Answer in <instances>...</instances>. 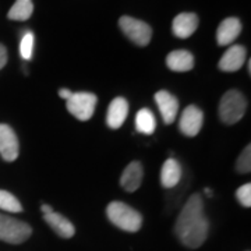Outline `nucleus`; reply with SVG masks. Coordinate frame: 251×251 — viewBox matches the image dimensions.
<instances>
[{"instance_id":"nucleus-22","label":"nucleus","mask_w":251,"mask_h":251,"mask_svg":"<svg viewBox=\"0 0 251 251\" xmlns=\"http://www.w3.org/2000/svg\"><path fill=\"white\" fill-rule=\"evenodd\" d=\"M236 172L240 175H246L251 172V148L250 145H247L243 152L240 153L239 159L236 162Z\"/></svg>"},{"instance_id":"nucleus-24","label":"nucleus","mask_w":251,"mask_h":251,"mask_svg":"<svg viewBox=\"0 0 251 251\" xmlns=\"http://www.w3.org/2000/svg\"><path fill=\"white\" fill-rule=\"evenodd\" d=\"M7 59H9V54H7V49L6 46L0 44V70L7 64Z\"/></svg>"},{"instance_id":"nucleus-14","label":"nucleus","mask_w":251,"mask_h":251,"mask_svg":"<svg viewBox=\"0 0 251 251\" xmlns=\"http://www.w3.org/2000/svg\"><path fill=\"white\" fill-rule=\"evenodd\" d=\"M128 115V103L125 98H115L108 108L106 115V123L110 128H119L122 127Z\"/></svg>"},{"instance_id":"nucleus-16","label":"nucleus","mask_w":251,"mask_h":251,"mask_svg":"<svg viewBox=\"0 0 251 251\" xmlns=\"http://www.w3.org/2000/svg\"><path fill=\"white\" fill-rule=\"evenodd\" d=\"M166 66L172 72H190L194 67V57L188 50H173L166 56Z\"/></svg>"},{"instance_id":"nucleus-2","label":"nucleus","mask_w":251,"mask_h":251,"mask_svg":"<svg viewBox=\"0 0 251 251\" xmlns=\"http://www.w3.org/2000/svg\"><path fill=\"white\" fill-rule=\"evenodd\" d=\"M109 221L126 232H138L143 225V215L122 201H112L106 209Z\"/></svg>"},{"instance_id":"nucleus-25","label":"nucleus","mask_w":251,"mask_h":251,"mask_svg":"<svg viewBox=\"0 0 251 251\" xmlns=\"http://www.w3.org/2000/svg\"><path fill=\"white\" fill-rule=\"evenodd\" d=\"M72 94H73L72 91L66 90V88H62V90L59 91V97H60V98H63V99H66V100H67V99L72 97Z\"/></svg>"},{"instance_id":"nucleus-5","label":"nucleus","mask_w":251,"mask_h":251,"mask_svg":"<svg viewBox=\"0 0 251 251\" xmlns=\"http://www.w3.org/2000/svg\"><path fill=\"white\" fill-rule=\"evenodd\" d=\"M98 103V97L92 92H73L72 97L66 100V108L75 119L87 122L94 116Z\"/></svg>"},{"instance_id":"nucleus-12","label":"nucleus","mask_w":251,"mask_h":251,"mask_svg":"<svg viewBox=\"0 0 251 251\" xmlns=\"http://www.w3.org/2000/svg\"><path fill=\"white\" fill-rule=\"evenodd\" d=\"M242 32V23L236 17H229L224 20L216 31V42L219 46H226L233 44L234 39Z\"/></svg>"},{"instance_id":"nucleus-8","label":"nucleus","mask_w":251,"mask_h":251,"mask_svg":"<svg viewBox=\"0 0 251 251\" xmlns=\"http://www.w3.org/2000/svg\"><path fill=\"white\" fill-rule=\"evenodd\" d=\"M20 153V143L9 125H0V155L6 162H14Z\"/></svg>"},{"instance_id":"nucleus-10","label":"nucleus","mask_w":251,"mask_h":251,"mask_svg":"<svg viewBox=\"0 0 251 251\" xmlns=\"http://www.w3.org/2000/svg\"><path fill=\"white\" fill-rule=\"evenodd\" d=\"M246 54L247 52L243 45L230 46L218 63L219 70L226 73L239 72L243 67V64L246 63Z\"/></svg>"},{"instance_id":"nucleus-9","label":"nucleus","mask_w":251,"mask_h":251,"mask_svg":"<svg viewBox=\"0 0 251 251\" xmlns=\"http://www.w3.org/2000/svg\"><path fill=\"white\" fill-rule=\"evenodd\" d=\"M155 102L159 108L162 119L166 125H172L179 113V99L171 92L162 90L155 94Z\"/></svg>"},{"instance_id":"nucleus-27","label":"nucleus","mask_w":251,"mask_h":251,"mask_svg":"<svg viewBox=\"0 0 251 251\" xmlns=\"http://www.w3.org/2000/svg\"><path fill=\"white\" fill-rule=\"evenodd\" d=\"M205 196L206 197H212V193H211V190H209V188H205Z\"/></svg>"},{"instance_id":"nucleus-23","label":"nucleus","mask_w":251,"mask_h":251,"mask_svg":"<svg viewBox=\"0 0 251 251\" xmlns=\"http://www.w3.org/2000/svg\"><path fill=\"white\" fill-rule=\"evenodd\" d=\"M236 198L237 201L242 204L243 206L246 208H250L251 206V184L247 183V184H243L242 187L237 188L236 191Z\"/></svg>"},{"instance_id":"nucleus-13","label":"nucleus","mask_w":251,"mask_h":251,"mask_svg":"<svg viewBox=\"0 0 251 251\" xmlns=\"http://www.w3.org/2000/svg\"><path fill=\"white\" fill-rule=\"evenodd\" d=\"M144 179V168L140 162H131L126 166L120 177V186L128 193H134L141 186Z\"/></svg>"},{"instance_id":"nucleus-15","label":"nucleus","mask_w":251,"mask_h":251,"mask_svg":"<svg viewBox=\"0 0 251 251\" xmlns=\"http://www.w3.org/2000/svg\"><path fill=\"white\" fill-rule=\"evenodd\" d=\"M44 219H45L46 224L49 225L54 232L59 234L60 237H63V239H70L75 233L74 225L67 218H64L62 214H59V212L52 211L49 214H45Z\"/></svg>"},{"instance_id":"nucleus-7","label":"nucleus","mask_w":251,"mask_h":251,"mask_svg":"<svg viewBox=\"0 0 251 251\" xmlns=\"http://www.w3.org/2000/svg\"><path fill=\"white\" fill-rule=\"evenodd\" d=\"M202 123H204L202 110L196 105H190L183 110L180 116L179 128L186 137H196L201 131Z\"/></svg>"},{"instance_id":"nucleus-20","label":"nucleus","mask_w":251,"mask_h":251,"mask_svg":"<svg viewBox=\"0 0 251 251\" xmlns=\"http://www.w3.org/2000/svg\"><path fill=\"white\" fill-rule=\"evenodd\" d=\"M0 209L7 212H21L23 205L16 196L6 190H0Z\"/></svg>"},{"instance_id":"nucleus-1","label":"nucleus","mask_w":251,"mask_h":251,"mask_svg":"<svg viewBox=\"0 0 251 251\" xmlns=\"http://www.w3.org/2000/svg\"><path fill=\"white\" fill-rule=\"evenodd\" d=\"M209 222L204 215V202L200 194H193L176 221V234L188 249H198L205 242Z\"/></svg>"},{"instance_id":"nucleus-4","label":"nucleus","mask_w":251,"mask_h":251,"mask_svg":"<svg viewBox=\"0 0 251 251\" xmlns=\"http://www.w3.org/2000/svg\"><path fill=\"white\" fill-rule=\"evenodd\" d=\"M32 234L31 226L16 218L0 214V240L10 244H20Z\"/></svg>"},{"instance_id":"nucleus-26","label":"nucleus","mask_w":251,"mask_h":251,"mask_svg":"<svg viewBox=\"0 0 251 251\" xmlns=\"http://www.w3.org/2000/svg\"><path fill=\"white\" fill-rule=\"evenodd\" d=\"M41 211H42V212H44V215H45V214L52 212V211H53V208H52L50 205H48V204H44V205L41 206Z\"/></svg>"},{"instance_id":"nucleus-28","label":"nucleus","mask_w":251,"mask_h":251,"mask_svg":"<svg viewBox=\"0 0 251 251\" xmlns=\"http://www.w3.org/2000/svg\"><path fill=\"white\" fill-rule=\"evenodd\" d=\"M247 67H249V74H251V60L247 62Z\"/></svg>"},{"instance_id":"nucleus-21","label":"nucleus","mask_w":251,"mask_h":251,"mask_svg":"<svg viewBox=\"0 0 251 251\" xmlns=\"http://www.w3.org/2000/svg\"><path fill=\"white\" fill-rule=\"evenodd\" d=\"M34 45H35V36L32 32L27 31L20 42V54L24 60H29L34 53Z\"/></svg>"},{"instance_id":"nucleus-18","label":"nucleus","mask_w":251,"mask_h":251,"mask_svg":"<svg viewBox=\"0 0 251 251\" xmlns=\"http://www.w3.org/2000/svg\"><path fill=\"white\" fill-rule=\"evenodd\" d=\"M156 128V120L150 109L144 108L138 110L135 116V130L141 134H152Z\"/></svg>"},{"instance_id":"nucleus-11","label":"nucleus","mask_w":251,"mask_h":251,"mask_svg":"<svg viewBox=\"0 0 251 251\" xmlns=\"http://www.w3.org/2000/svg\"><path fill=\"white\" fill-rule=\"evenodd\" d=\"M200 24V18L194 13H181L179 16H176L172 24V31L175 36L186 39L188 36H191Z\"/></svg>"},{"instance_id":"nucleus-19","label":"nucleus","mask_w":251,"mask_h":251,"mask_svg":"<svg viewBox=\"0 0 251 251\" xmlns=\"http://www.w3.org/2000/svg\"><path fill=\"white\" fill-rule=\"evenodd\" d=\"M34 13V3L32 0H16L7 13V17L14 21H27Z\"/></svg>"},{"instance_id":"nucleus-3","label":"nucleus","mask_w":251,"mask_h":251,"mask_svg":"<svg viewBox=\"0 0 251 251\" xmlns=\"http://www.w3.org/2000/svg\"><path fill=\"white\" fill-rule=\"evenodd\" d=\"M247 100L240 91L229 90L225 94L219 103V119L225 125H234L246 113Z\"/></svg>"},{"instance_id":"nucleus-6","label":"nucleus","mask_w":251,"mask_h":251,"mask_svg":"<svg viewBox=\"0 0 251 251\" xmlns=\"http://www.w3.org/2000/svg\"><path fill=\"white\" fill-rule=\"evenodd\" d=\"M119 27L134 45L147 46L152 38V28L141 20L130 16H123L119 20Z\"/></svg>"},{"instance_id":"nucleus-17","label":"nucleus","mask_w":251,"mask_h":251,"mask_svg":"<svg viewBox=\"0 0 251 251\" xmlns=\"http://www.w3.org/2000/svg\"><path fill=\"white\" fill-rule=\"evenodd\" d=\"M180 177H181V168L179 162L173 158L166 159L161 171L162 186L166 188L175 187L180 181Z\"/></svg>"}]
</instances>
